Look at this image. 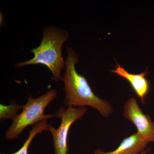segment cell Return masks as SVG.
<instances>
[{"instance_id": "6da1fadb", "label": "cell", "mask_w": 154, "mask_h": 154, "mask_svg": "<svg viewBox=\"0 0 154 154\" xmlns=\"http://www.w3.org/2000/svg\"><path fill=\"white\" fill-rule=\"evenodd\" d=\"M78 57L75 51L67 45L66 70L62 79L65 96L64 105L67 107L90 106L104 117H109L113 113V107L109 102L95 95L85 77L77 72L75 66Z\"/></svg>"}, {"instance_id": "7a4b0ae2", "label": "cell", "mask_w": 154, "mask_h": 154, "mask_svg": "<svg viewBox=\"0 0 154 154\" xmlns=\"http://www.w3.org/2000/svg\"><path fill=\"white\" fill-rule=\"evenodd\" d=\"M69 38L66 30L56 26H48L43 29L39 46L30 50L34 54L33 58L14 64V66L20 68L26 66L43 65L51 72L52 80L62 81V72L66 67V62L62 54V48Z\"/></svg>"}, {"instance_id": "3957f363", "label": "cell", "mask_w": 154, "mask_h": 154, "mask_svg": "<svg viewBox=\"0 0 154 154\" xmlns=\"http://www.w3.org/2000/svg\"><path fill=\"white\" fill-rule=\"evenodd\" d=\"M57 95V91L51 89L38 98L28 97L27 103L23 105L22 113L12 119V124L5 133L6 139H16L29 125L55 117V114L45 115L44 111Z\"/></svg>"}, {"instance_id": "277c9868", "label": "cell", "mask_w": 154, "mask_h": 154, "mask_svg": "<svg viewBox=\"0 0 154 154\" xmlns=\"http://www.w3.org/2000/svg\"><path fill=\"white\" fill-rule=\"evenodd\" d=\"M87 110L85 107H68L66 109L61 106L57 111L56 117L61 119L60 125L56 129L49 124L47 130L52 135L55 154H67L69 130L75 121L85 115Z\"/></svg>"}, {"instance_id": "5b68a950", "label": "cell", "mask_w": 154, "mask_h": 154, "mask_svg": "<svg viewBox=\"0 0 154 154\" xmlns=\"http://www.w3.org/2000/svg\"><path fill=\"white\" fill-rule=\"evenodd\" d=\"M123 116L136 126L137 133L149 143L154 142V122L144 114L138 105L136 99L131 97L125 102Z\"/></svg>"}, {"instance_id": "8992f818", "label": "cell", "mask_w": 154, "mask_h": 154, "mask_svg": "<svg viewBox=\"0 0 154 154\" xmlns=\"http://www.w3.org/2000/svg\"><path fill=\"white\" fill-rule=\"evenodd\" d=\"M116 63L117 66L112 72L126 79L130 83L137 95L140 98L142 102L144 103L146 96L150 89L149 83L146 78L149 73L147 69L143 72L139 74H134L127 71L117 62Z\"/></svg>"}, {"instance_id": "52a82bcc", "label": "cell", "mask_w": 154, "mask_h": 154, "mask_svg": "<svg viewBox=\"0 0 154 154\" xmlns=\"http://www.w3.org/2000/svg\"><path fill=\"white\" fill-rule=\"evenodd\" d=\"M148 143L136 133L124 138L115 150L105 152L98 149L94 154H138L144 149Z\"/></svg>"}, {"instance_id": "ba28073f", "label": "cell", "mask_w": 154, "mask_h": 154, "mask_svg": "<svg viewBox=\"0 0 154 154\" xmlns=\"http://www.w3.org/2000/svg\"><path fill=\"white\" fill-rule=\"evenodd\" d=\"M49 124H48L47 120L39 122L34 125L32 129L29 131V135L27 140L23 144L22 147L16 152L12 154L1 153V154H28V149L31 142L38 134L42 133L43 131H47Z\"/></svg>"}, {"instance_id": "9c48e42d", "label": "cell", "mask_w": 154, "mask_h": 154, "mask_svg": "<svg viewBox=\"0 0 154 154\" xmlns=\"http://www.w3.org/2000/svg\"><path fill=\"white\" fill-rule=\"evenodd\" d=\"M23 105L12 103L9 105H0V119L1 121L7 119H13L18 115L20 109L23 108Z\"/></svg>"}, {"instance_id": "30bf717a", "label": "cell", "mask_w": 154, "mask_h": 154, "mask_svg": "<svg viewBox=\"0 0 154 154\" xmlns=\"http://www.w3.org/2000/svg\"><path fill=\"white\" fill-rule=\"evenodd\" d=\"M146 153V151H143L142 152L141 154H145Z\"/></svg>"}]
</instances>
